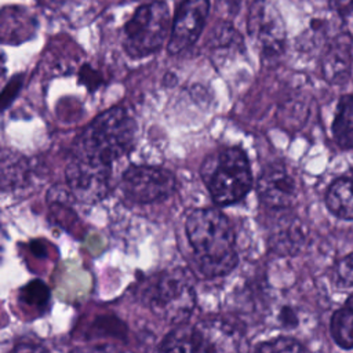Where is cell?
<instances>
[{
  "mask_svg": "<svg viewBox=\"0 0 353 353\" xmlns=\"http://www.w3.org/2000/svg\"><path fill=\"white\" fill-rule=\"evenodd\" d=\"M186 234L199 270L207 277L225 276L239 256L229 219L216 208H197L186 218Z\"/></svg>",
  "mask_w": 353,
  "mask_h": 353,
  "instance_id": "6da1fadb",
  "label": "cell"
},
{
  "mask_svg": "<svg viewBox=\"0 0 353 353\" xmlns=\"http://www.w3.org/2000/svg\"><path fill=\"white\" fill-rule=\"evenodd\" d=\"M135 121L123 108H112L97 116L73 145L72 154L101 165L125 156L134 143Z\"/></svg>",
  "mask_w": 353,
  "mask_h": 353,
  "instance_id": "7a4b0ae2",
  "label": "cell"
},
{
  "mask_svg": "<svg viewBox=\"0 0 353 353\" xmlns=\"http://www.w3.org/2000/svg\"><path fill=\"white\" fill-rule=\"evenodd\" d=\"M200 175L216 205L240 201L252 188V171L247 154L240 148H225L205 157Z\"/></svg>",
  "mask_w": 353,
  "mask_h": 353,
  "instance_id": "3957f363",
  "label": "cell"
},
{
  "mask_svg": "<svg viewBox=\"0 0 353 353\" xmlns=\"http://www.w3.org/2000/svg\"><path fill=\"white\" fill-rule=\"evenodd\" d=\"M143 302L167 324H183L196 306L192 274L181 268L163 270L145 283Z\"/></svg>",
  "mask_w": 353,
  "mask_h": 353,
  "instance_id": "277c9868",
  "label": "cell"
},
{
  "mask_svg": "<svg viewBox=\"0 0 353 353\" xmlns=\"http://www.w3.org/2000/svg\"><path fill=\"white\" fill-rule=\"evenodd\" d=\"M167 3L154 0L135 10L123 30V46L132 58L148 57L159 51L171 33Z\"/></svg>",
  "mask_w": 353,
  "mask_h": 353,
  "instance_id": "5b68a950",
  "label": "cell"
},
{
  "mask_svg": "<svg viewBox=\"0 0 353 353\" xmlns=\"http://www.w3.org/2000/svg\"><path fill=\"white\" fill-rule=\"evenodd\" d=\"M240 336L222 320H207L196 325L179 324L159 346L165 352H232L240 350Z\"/></svg>",
  "mask_w": 353,
  "mask_h": 353,
  "instance_id": "8992f818",
  "label": "cell"
},
{
  "mask_svg": "<svg viewBox=\"0 0 353 353\" xmlns=\"http://www.w3.org/2000/svg\"><path fill=\"white\" fill-rule=\"evenodd\" d=\"M175 175L159 165H130L121 176V189L128 200L149 204L164 200L175 192Z\"/></svg>",
  "mask_w": 353,
  "mask_h": 353,
  "instance_id": "52a82bcc",
  "label": "cell"
},
{
  "mask_svg": "<svg viewBox=\"0 0 353 353\" xmlns=\"http://www.w3.org/2000/svg\"><path fill=\"white\" fill-rule=\"evenodd\" d=\"M65 172L69 192L80 203L94 204L109 193L112 167L70 154Z\"/></svg>",
  "mask_w": 353,
  "mask_h": 353,
  "instance_id": "ba28073f",
  "label": "cell"
},
{
  "mask_svg": "<svg viewBox=\"0 0 353 353\" xmlns=\"http://www.w3.org/2000/svg\"><path fill=\"white\" fill-rule=\"evenodd\" d=\"M248 32L266 57H276L283 51L285 29L280 12L268 1L256 0L248 14Z\"/></svg>",
  "mask_w": 353,
  "mask_h": 353,
  "instance_id": "9c48e42d",
  "label": "cell"
},
{
  "mask_svg": "<svg viewBox=\"0 0 353 353\" xmlns=\"http://www.w3.org/2000/svg\"><path fill=\"white\" fill-rule=\"evenodd\" d=\"M210 11L208 0H182L175 11L167 43L170 54H179L201 34Z\"/></svg>",
  "mask_w": 353,
  "mask_h": 353,
  "instance_id": "30bf717a",
  "label": "cell"
},
{
  "mask_svg": "<svg viewBox=\"0 0 353 353\" xmlns=\"http://www.w3.org/2000/svg\"><path fill=\"white\" fill-rule=\"evenodd\" d=\"M296 182L284 164L266 165L256 179L259 200L272 210L288 208L296 197Z\"/></svg>",
  "mask_w": 353,
  "mask_h": 353,
  "instance_id": "8fae6325",
  "label": "cell"
},
{
  "mask_svg": "<svg viewBox=\"0 0 353 353\" xmlns=\"http://www.w3.org/2000/svg\"><path fill=\"white\" fill-rule=\"evenodd\" d=\"M276 221L269 236L270 247L280 255L298 254L306 241V232L302 222L294 215H281Z\"/></svg>",
  "mask_w": 353,
  "mask_h": 353,
  "instance_id": "7c38bea8",
  "label": "cell"
},
{
  "mask_svg": "<svg viewBox=\"0 0 353 353\" xmlns=\"http://www.w3.org/2000/svg\"><path fill=\"white\" fill-rule=\"evenodd\" d=\"M321 69L324 79L332 84H342L349 79L352 69V54L347 37H339L330 44L323 57Z\"/></svg>",
  "mask_w": 353,
  "mask_h": 353,
  "instance_id": "4fadbf2b",
  "label": "cell"
},
{
  "mask_svg": "<svg viewBox=\"0 0 353 353\" xmlns=\"http://www.w3.org/2000/svg\"><path fill=\"white\" fill-rule=\"evenodd\" d=\"M328 210L341 219H353V181L349 176L339 178L331 183L325 194Z\"/></svg>",
  "mask_w": 353,
  "mask_h": 353,
  "instance_id": "5bb4252c",
  "label": "cell"
},
{
  "mask_svg": "<svg viewBox=\"0 0 353 353\" xmlns=\"http://www.w3.org/2000/svg\"><path fill=\"white\" fill-rule=\"evenodd\" d=\"M332 132L339 146L353 149V95L341 98L332 124Z\"/></svg>",
  "mask_w": 353,
  "mask_h": 353,
  "instance_id": "9a60e30c",
  "label": "cell"
},
{
  "mask_svg": "<svg viewBox=\"0 0 353 353\" xmlns=\"http://www.w3.org/2000/svg\"><path fill=\"white\" fill-rule=\"evenodd\" d=\"M28 174L26 160L12 152L4 150L1 154V188L3 190L14 189L22 185Z\"/></svg>",
  "mask_w": 353,
  "mask_h": 353,
  "instance_id": "2e32d148",
  "label": "cell"
},
{
  "mask_svg": "<svg viewBox=\"0 0 353 353\" xmlns=\"http://www.w3.org/2000/svg\"><path fill=\"white\" fill-rule=\"evenodd\" d=\"M331 335L343 349L353 347V309L343 306L332 314Z\"/></svg>",
  "mask_w": 353,
  "mask_h": 353,
  "instance_id": "e0dca14e",
  "label": "cell"
},
{
  "mask_svg": "<svg viewBox=\"0 0 353 353\" xmlns=\"http://www.w3.org/2000/svg\"><path fill=\"white\" fill-rule=\"evenodd\" d=\"M19 301L22 305L41 312L50 302V290L41 280H33L21 288Z\"/></svg>",
  "mask_w": 353,
  "mask_h": 353,
  "instance_id": "ac0fdd59",
  "label": "cell"
},
{
  "mask_svg": "<svg viewBox=\"0 0 353 353\" xmlns=\"http://www.w3.org/2000/svg\"><path fill=\"white\" fill-rule=\"evenodd\" d=\"M258 352H303L305 347L294 338L279 336L270 341H266L255 347Z\"/></svg>",
  "mask_w": 353,
  "mask_h": 353,
  "instance_id": "d6986e66",
  "label": "cell"
},
{
  "mask_svg": "<svg viewBox=\"0 0 353 353\" xmlns=\"http://www.w3.org/2000/svg\"><path fill=\"white\" fill-rule=\"evenodd\" d=\"M335 281L341 287H353V252L339 259L334 270Z\"/></svg>",
  "mask_w": 353,
  "mask_h": 353,
  "instance_id": "ffe728a7",
  "label": "cell"
},
{
  "mask_svg": "<svg viewBox=\"0 0 353 353\" xmlns=\"http://www.w3.org/2000/svg\"><path fill=\"white\" fill-rule=\"evenodd\" d=\"M280 321L285 327H294V325H296L298 319H296V316H295V313L291 307H284L280 313Z\"/></svg>",
  "mask_w": 353,
  "mask_h": 353,
  "instance_id": "44dd1931",
  "label": "cell"
},
{
  "mask_svg": "<svg viewBox=\"0 0 353 353\" xmlns=\"http://www.w3.org/2000/svg\"><path fill=\"white\" fill-rule=\"evenodd\" d=\"M26 350H30V352H43V350H46V352H47V349L43 347V346H40V345H37V346H34V345L25 346L23 343H19V345H17V346L14 347V352H26Z\"/></svg>",
  "mask_w": 353,
  "mask_h": 353,
  "instance_id": "7402d4cb",
  "label": "cell"
},
{
  "mask_svg": "<svg viewBox=\"0 0 353 353\" xmlns=\"http://www.w3.org/2000/svg\"><path fill=\"white\" fill-rule=\"evenodd\" d=\"M345 305L353 309V294H352V295L347 298V301H346V303H345Z\"/></svg>",
  "mask_w": 353,
  "mask_h": 353,
  "instance_id": "603a6c76",
  "label": "cell"
},
{
  "mask_svg": "<svg viewBox=\"0 0 353 353\" xmlns=\"http://www.w3.org/2000/svg\"><path fill=\"white\" fill-rule=\"evenodd\" d=\"M347 176H349V178H350V179H352V181H353V167H352V168H350V171H349V174H347Z\"/></svg>",
  "mask_w": 353,
  "mask_h": 353,
  "instance_id": "cb8c5ba5",
  "label": "cell"
}]
</instances>
